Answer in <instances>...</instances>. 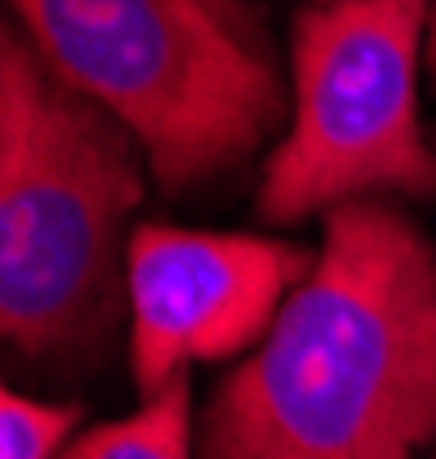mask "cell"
Returning a JSON list of instances; mask_svg holds the SVG:
<instances>
[{
	"instance_id": "5",
	"label": "cell",
	"mask_w": 436,
	"mask_h": 459,
	"mask_svg": "<svg viewBox=\"0 0 436 459\" xmlns=\"http://www.w3.org/2000/svg\"><path fill=\"white\" fill-rule=\"evenodd\" d=\"M317 257L257 235L138 225L129 235V368L143 400L188 363H221L262 344Z\"/></svg>"
},
{
	"instance_id": "7",
	"label": "cell",
	"mask_w": 436,
	"mask_h": 459,
	"mask_svg": "<svg viewBox=\"0 0 436 459\" xmlns=\"http://www.w3.org/2000/svg\"><path fill=\"white\" fill-rule=\"evenodd\" d=\"M78 423L74 404H42L19 391L0 395V459H51Z\"/></svg>"
},
{
	"instance_id": "9",
	"label": "cell",
	"mask_w": 436,
	"mask_h": 459,
	"mask_svg": "<svg viewBox=\"0 0 436 459\" xmlns=\"http://www.w3.org/2000/svg\"><path fill=\"white\" fill-rule=\"evenodd\" d=\"M322 5H327V0H322Z\"/></svg>"
},
{
	"instance_id": "4",
	"label": "cell",
	"mask_w": 436,
	"mask_h": 459,
	"mask_svg": "<svg viewBox=\"0 0 436 459\" xmlns=\"http://www.w3.org/2000/svg\"><path fill=\"white\" fill-rule=\"evenodd\" d=\"M436 0H327L294 19V125L275 143L257 216L290 225L349 198H436L418 125V47Z\"/></svg>"
},
{
	"instance_id": "2",
	"label": "cell",
	"mask_w": 436,
	"mask_h": 459,
	"mask_svg": "<svg viewBox=\"0 0 436 459\" xmlns=\"http://www.w3.org/2000/svg\"><path fill=\"white\" fill-rule=\"evenodd\" d=\"M134 134L69 88L28 32L0 37V331L47 368H88L129 308Z\"/></svg>"
},
{
	"instance_id": "1",
	"label": "cell",
	"mask_w": 436,
	"mask_h": 459,
	"mask_svg": "<svg viewBox=\"0 0 436 459\" xmlns=\"http://www.w3.org/2000/svg\"><path fill=\"white\" fill-rule=\"evenodd\" d=\"M436 446V244L381 198L327 212L312 276L234 368L197 459H418Z\"/></svg>"
},
{
	"instance_id": "10",
	"label": "cell",
	"mask_w": 436,
	"mask_h": 459,
	"mask_svg": "<svg viewBox=\"0 0 436 459\" xmlns=\"http://www.w3.org/2000/svg\"><path fill=\"white\" fill-rule=\"evenodd\" d=\"M432 459H436V455H432Z\"/></svg>"
},
{
	"instance_id": "3",
	"label": "cell",
	"mask_w": 436,
	"mask_h": 459,
	"mask_svg": "<svg viewBox=\"0 0 436 459\" xmlns=\"http://www.w3.org/2000/svg\"><path fill=\"white\" fill-rule=\"evenodd\" d=\"M14 10L37 56L138 138L166 194L249 161L285 115L253 0H14Z\"/></svg>"
},
{
	"instance_id": "8",
	"label": "cell",
	"mask_w": 436,
	"mask_h": 459,
	"mask_svg": "<svg viewBox=\"0 0 436 459\" xmlns=\"http://www.w3.org/2000/svg\"><path fill=\"white\" fill-rule=\"evenodd\" d=\"M427 65L436 74V5H432V32H427Z\"/></svg>"
},
{
	"instance_id": "6",
	"label": "cell",
	"mask_w": 436,
	"mask_h": 459,
	"mask_svg": "<svg viewBox=\"0 0 436 459\" xmlns=\"http://www.w3.org/2000/svg\"><path fill=\"white\" fill-rule=\"evenodd\" d=\"M60 459H197L188 372L175 377L161 395H152L129 418L97 423L83 437H74Z\"/></svg>"
}]
</instances>
